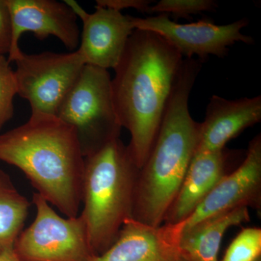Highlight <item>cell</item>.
<instances>
[{"instance_id": "9", "label": "cell", "mask_w": 261, "mask_h": 261, "mask_svg": "<svg viewBox=\"0 0 261 261\" xmlns=\"http://www.w3.org/2000/svg\"><path fill=\"white\" fill-rule=\"evenodd\" d=\"M5 3L12 27L11 47L8 56L10 63L21 56L19 41L25 32L33 33L40 40L54 36L71 50L80 44L78 17L64 1L5 0Z\"/></svg>"}, {"instance_id": "19", "label": "cell", "mask_w": 261, "mask_h": 261, "mask_svg": "<svg viewBox=\"0 0 261 261\" xmlns=\"http://www.w3.org/2000/svg\"><path fill=\"white\" fill-rule=\"evenodd\" d=\"M18 94L14 70L8 58L0 55V130L14 115V98Z\"/></svg>"}, {"instance_id": "23", "label": "cell", "mask_w": 261, "mask_h": 261, "mask_svg": "<svg viewBox=\"0 0 261 261\" xmlns=\"http://www.w3.org/2000/svg\"><path fill=\"white\" fill-rule=\"evenodd\" d=\"M256 261H261V257H259V258L257 259V260Z\"/></svg>"}, {"instance_id": "7", "label": "cell", "mask_w": 261, "mask_h": 261, "mask_svg": "<svg viewBox=\"0 0 261 261\" xmlns=\"http://www.w3.org/2000/svg\"><path fill=\"white\" fill-rule=\"evenodd\" d=\"M15 63L19 96L28 101L32 113L51 115H56L86 65L78 49L70 53H22Z\"/></svg>"}, {"instance_id": "20", "label": "cell", "mask_w": 261, "mask_h": 261, "mask_svg": "<svg viewBox=\"0 0 261 261\" xmlns=\"http://www.w3.org/2000/svg\"><path fill=\"white\" fill-rule=\"evenodd\" d=\"M12 43L11 20L5 0H0V55L9 53Z\"/></svg>"}, {"instance_id": "11", "label": "cell", "mask_w": 261, "mask_h": 261, "mask_svg": "<svg viewBox=\"0 0 261 261\" xmlns=\"http://www.w3.org/2000/svg\"><path fill=\"white\" fill-rule=\"evenodd\" d=\"M239 207H261V136L252 139L240 166L224 176L185 221L189 228L202 220Z\"/></svg>"}, {"instance_id": "17", "label": "cell", "mask_w": 261, "mask_h": 261, "mask_svg": "<svg viewBox=\"0 0 261 261\" xmlns=\"http://www.w3.org/2000/svg\"><path fill=\"white\" fill-rule=\"evenodd\" d=\"M261 257V228H245L230 244L221 261H256Z\"/></svg>"}, {"instance_id": "4", "label": "cell", "mask_w": 261, "mask_h": 261, "mask_svg": "<svg viewBox=\"0 0 261 261\" xmlns=\"http://www.w3.org/2000/svg\"><path fill=\"white\" fill-rule=\"evenodd\" d=\"M139 171L120 137L84 157L81 214L97 256L112 246L125 221L132 219Z\"/></svg>"}, {"instance_id": "3", "label": "cell", "mask_w": 261, "mask_h": 261, "mask_svg": "<svg viewBox=\"0 0 261 261\" xmlns=\"http://www.w3.org/2000/svg\"><path fill=\"white\" fill-rule=\"evenodd\" d=\"M201 68L198 59L184 58L157 137L139 171L132 219L143 224H163L195 154L200 123L190 115L189 99Z\"/></svg>"}, {"instance_id": "21", "label": "cell", "mask_w": 261, "mask_h": 261, "mask_svg": "<svg viewBox=\"0 0 261 261\" xmlns=\"http://www.w3.org/2000/svg\"><path fill=\"white\" fill-rule=\"evenodd\" d=\"M149 0H97L96 6L111 8L121 12L122 10L133 8L142 13H150Z\"/></svg>"}, {"instance_id": "13", "label": "cell", "mask_w": 261, "mask_h": 261, "mask_svg": "<svg viewBox=\"0 0 261 261\" xmlns=\"http://www.w3.org/2000/svg\"><path fill=\"white\" fill-rule=\"evenodd\" d=\"M261 121V96L227 99L213 95L200 123L195 153L225 148L228 142Z\"/></svg>"}, {"instance_id": "12", "label": "cell", "mask_w": 261, "mask_h": 261, "mask_svg": "<svg viewBox=\"0 0 261 261\" xmlns=\"http://www.w3.org/2000/svg\"><path fill=\"white\" fill-rule=\"evenodd\" d=\"M185 224L153 226L126 220L112 246L92 261H187L180 250Z\"/></svg>"}, {"instance_id": "8", "label": "cell", "mask_w": 261, "mask_h": 261, "mask_svg": "<svg viewBox=\"0 0 261 261\" xmlns=\"http://www.w3.org/2000/svg\"><path fill=\"white\" fill-rule=\"evenodd\" d=\"M249 20L240 19L226 25H216L211 20H200L196 23L180 24L167 15L158 14L147 18H135V29L150 31L164 38L184 58H194L205 62L209 56L224 58L228 47L237 42L254 43L253 38L246 36L242 30Z\"/></svg>"}, {"instance_id": "10", "label": "cell", "mask_w": 261, "mask_h": 261, "mask_svg": "<svg viewBox=\"0 0 261 261\" xmlns=\"http://www.w3.org/2000/svg\"><path fill=\"white\" fill-rule=\"evenodd\" d=\"M64 2L83 23L78 50L85 64L105 70L115 69L128 38L135 30L134 17L99 6H96L93 13H88L76 2Z\"/></svg>"}, {"instance_id": "14", "label": "cell", "mask_w": 261, "mask_h": 261, "mask_svg": "<svg viewBox=\"0 0 261 261\" xmlns=\"http://www.w3.org/2000/svg\"><path fill=\"white\" fill-rule=\"evenodd\" d=\"M232 154L226 148L194 154L177 195L166 212L163 224H179L188 219L216 184L228 174V163Z\"/></svg>"}, {"instance_id": "6", "label": "cell", "mask_w": 261, "mask_h": 261, "mask_svg": "<svg viewBox=\"0 0 261 261\" xmlns=\"http://www.w3.org/2000/svg\"><path fill=\"white\" fill-rule=\"evenodd\" d=\"M36 217L15 240L20 261H92L97 256L82 214L63 218L38 193L33 195Z\"/></svg>"}, {"instance_id": "5", "label": "cell", "mask_w": 261, "mask_h": 261, "mask_svg": "<svg viewBox=\"0 0 261 261\" xmlns=\"http://www.w3.org/2000/svg\"><path fill=\"white\" fill-rule=\"evenodd\" d=\"M111 80L108 70L85 65L57 111L56 116L76 130L84 157L121 135Z\"/></svg>"}, {"instance_id": "2", "label": "cell", "mask_w": 261, "mask_h": 261, "mask_svg": "<svg viewBox=\"0 0 261 261\" xmlns=\"http://www.w3.org/2000/svg\"><path fill=\"white\" fill-rule=\"evenodd\" d=\"M0 161L19 168L66 217L79 216L84 156L74 127L56 115L32 113L27 123L0 135Z\"/></svg>"}, {"instance_id": "15", "label": "cell", "mask_w": 261, "mask_h": 261, "mask_svg": "<svg viewBox=\"0 0 261 261\" xmlns=\"http://www.w3.org/2000/svg\"><path fill=\"white\" fill-rule=\"evenodd\" d=\"M250 221L247 207L211 216L184 228L180 250L187 261H219L220 246L228 228Z\"/></svg>"}, {"instance_id": "16", "label": "cell", "mask_w": 261, "mask_h": 261, "mask_svg": "<svg viewBox=\"0 0 261 261\" xmlns=\"http://www.w3.org/2000/svg\"><path fill=\"white\" fill-rule=\"evenodd\" d=\"M31 202L0 170V252L13 250L23 230Z\"/></svg>"}, {"instance_id": "22", "label": "cell", "mask_w": 261, "mask_h": 261, "mask_svg": "<svg viewBox=\"0 0 261 261\" xmlns=\"http://www.w3.org/2000/svg\"><path fill=\"white\" fill-rule=\"evenodd\" d=\"M0 261H20L15 255L14 249L0 252Z\"/></svg>"}, {"instance_id": "1", "label": "cell", "mask_w": 261, "mask_h": 261, "mask_svg": "<svg viewBox=\"0 0 261 261\" xmlns=\"http://www.w3.org/2000/svg\"><path fill=\"white\" fill-rule=\"evenodd\" d=\"M184 58L150 31L135 29L111 80L113 104L121 127L129 132L128 147L139 169L157 137Z\"/></svg>"}, {"instance_id": "18", "label": "cell", "mask_w": 261, "mask_h": 261, "mask_svg": "<svg viewBox=\"0 0 261 261\" xmlns=\"http://www.w3.org/2000/svg\"><path fill=\"white\" fill-rule=\"evenodd\" d=\"M214 0H161L151 5L150 13L171 15L175 18L191 19L192 15L217 10Z\"/></svg>"}]
</instances>
